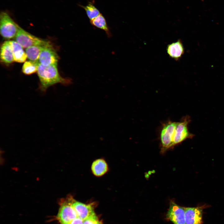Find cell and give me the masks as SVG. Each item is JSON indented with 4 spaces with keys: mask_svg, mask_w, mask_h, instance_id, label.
<instances>
[{
    "mask_svg": "<svg viewBox=\"0 0 224 224\" xmlns=\"http://www.w3.org/2000/svg\"><path fill=\"white\" fill-rule=\"evenodd\" d=\"M10 43L13 53L14 61L19 63L25 62L27 57L23 47L16 41H10Z\"/></svg>",
    "mask_w": 224,
    "mask_h": 224,
    "instance_id": "14",
    "label": "cell"
},
{
    "mask_svg": "<svg viewBox=\"0 0 224 224\" xmlns=\"http://www.w3.org/2000/svg\"><path fill=\"white\" fill-rule=\"evenodd\" d=\"M109 170L105 160L102 158L94 160L91 165V170L92 174L97 177H100L106 174Z\"/></svg>",
    "mask_w": 224,
    "mask_h": 224,
    "instance_id": "12",
    "label": "cell"
},
{
    "mask_svg": "<svg viewBox=\"0 0 224 224\" xmlns=\"http://www.w3.org/2000/svg\"><path fill=\"white\" fill-rule=\"evenodd\" d=\"M191 121L190 117L186 115L177 122L173 140V145L181 143L188 138H192L194 135L190 132L188 125Z\"/></svg>",
    "mask_w": 224,
    "mask_h": 224,
    "instance_id": "5",
    "label": "cell"
},
{
    "mask_svg": "<svg viewBox=\"0 0 224 224\" xmlns=\"http://www.w3.org/2000/svg\"><path fill=\"white\" fill-rule=\"evenodd\" d=\"M177 122L169 120L162 124L160 138L163 150L173 146V140Z\"/></svg>",
    "mask_w": 224,
    "mask_h": 224,
    "instance_id": "6",
    "label": "cell"
},
{
    "mask_svg": "<svg viewBox=\"0 0 224 224\" xmlns=\"http://www.w3.org/2000/svg\"><path fill=\"white\" fill-rule=\"evenodd\" d=\"M38 61H28L24 62L22 68L23 72L30 75L37 72L39 64Z\"/></svg>",
    "mask_w": 224,
    "mask_h": 224,
    "instance_id": "17",
    "label": "cell"
},
{
    "mask_svg": "<svg viewBox=\"0 0 224 224\" xmlns=\"http://www.w3.org/2000/svg\"><path fill=\"white\" fill-rule=\"evenodd\" d=\"M81 7L85 10L90 21L93 19L100 14L99 10L92 2H89L86 5L82 6Z\"/></svg>",
    "mask_w": 224,
    "mask_h": 224,
    "instance_id": "18",
    "label": "cell"
},
{
    "mask_svg": "<svg viewBox=\"0 0 224 224\" xmlns=\"http://www.w3.org/2000/svg\"><path fill=\"white\" fill-rule=\"evenodd\" d=\"M94 204L93 203L85 204L75 199L73 206L78 217L84 220L94 211Z\"/></svg>",
    "mask_w": 224,
    "mask_h": 224,
    "instance_id": "10",
    "label": "cell"
},
{
    "mask_svg": "<svg viewBox=\"0 0 224 224\" xmlns=\"http://www.w3.org/2000/svg\"><path fill=\"white\" fill-rule=\"evenodd\" d=\"M166 218L174 224H185V208L180 206L175 202H170Z\"/></svg>",
    "mask_w": 224,
    "mask_h": 224,
    "instance_id": "7",
    "label": "cell"
},
{
    "mask_svg": "<svg viewBox=\"0 0 224 224\" xmlns=\"http://www.w3.org/2000/svg\"><path fill=\"white\" fill-rule=\"evenodd\" d=\"M90 21L93 26L104 30L108 36L110 37L111 35L106 20L102 14L100 13Z\"/></svg>",
    "mask_w": 224,
    "mask_h": 224,
    "instance_id": "15",
    "label": "cell"
},
{
    "mask_svg": "<svg viewBox=\"0 0 224 224\" xmlns=\"http://www.w3.org/2000/svg\"><path fill=\"white\" fill-rule=\"evenodd\" d=\"M83 224H102L94 211L83 221Z\"/></svg>",
    "mask_w": 224,
    "mask_h": 224,
    "instance_id": "19",
    "label": "cell"
},
{
    "mask_svg": "<svg viewBox=\"0 0 224 224\" xmlns=\"http://www.w3.org/2000/svg\"><path fill=\"white\" fill-rule=\"evenodd\" d=\"M83 220L77 217L71 221L69 224H83Z\"/></svg>",
    "mask_w": 224,
    "mask_h": 224,
    "instance_id": "20",
    "label": "cell"
},
{
    "mask_svg": "<svg viewBox=\"0 0 224 224\" xmlns=\"http://www.w3.org/2000/svg\"><path fill=\"white\" fill-rule=\"evenodd\" d=\"M74 200L72 196L69 195L61 201L57 216L60 224H69L73 219L78 217L73 206Z\"/></svg>",
    "mask_w": 224,
    "mask_h": 224,
    "instance_id": "2",
    "label": "cell"
},
{
    "mask_svg": "<svg viewBox=\"0 0 224 224\" xmlns=\"http://www.w3.org/2000/svg\"><path fill=\"white\" fill-rule=\"evenodd\" d=\"M205 207H184L185 224H202L203 209Z\"/></svg>",
    "mask_w": 224,
    "mask_h": 224,
    "instance_id": "9",
    "label": "cell"
},
{
    "mask_svg": "<svg viewBox=\"0 0 224 224\" xmlns=\"http://www.w3.org/2000/svg\"><path fill=\"white\" fill-rule=\"evenodd\" d=\"M19 26L10 17L7 12L2 11L0 15V34L3 38L10 39L15 37Z\"/></svg>",
    "mask_w": 224,
    "mask_h": 224,
    "instance_id": "4",
    "label": "cell"
},
{
    "mask_svg": "<svg viewBox=\"0 0 224 224\" xmlns=\"http://www.w3.org/2000/svg\"><path fill=\"white\" fill-rule=\"evenodd\" d=\"M15 38V41L23 48L26 49L32 46H45L51 44L49 41L35 36L26 31L19 26Z\"/></svg>",
    "mask_w": 224,
    "mask_h": 224,
    "instance_id": "3",
    "label": "cell"
},
{
    "mask_svg": "<svg viewBox=\"0 0 224 224\" xmlns=\"http://www.w3.org/2000/svg\"><path fill=\"white\" fill-rule=\"evenodd\" d=\"M0 58L2 62L7 63H10L14 61L10 41H5L2 45L0 50Z\"/></svg>",
    "mask_w": 224,
    "mask_h": 224,
    "instance_id": "13",
    "label": "cell"
},
{
    "mask_svg": "<svg viewBox=\"0 0 224 224\" xmlns=\"http://www.w3.org/2000/svg\"><path fill=\"white\" fill-rule=\"evenodd\" d=\"M58 56L51 44L45 47L41 51L39 58V63L45 66L57 65Z\"/></svg>",
    "mask_w": 224,
    "mask_h": 224,
    "instance_id": "8",
    "label": "cell"
},
{
    "mask_svg": "<svg viewBox=\"0 0 224 224\" xmlns=\"http://www.w3.org/2000/svg\"><path fill=\"white\" fill-rule=\"evenodd\" d=\"M57 67V65L45 66L39 63L37 72L40 81L39 89L41 92H45L49 87L57 83L67 85L72 83L70 78L60 75Z\"/></svg>",
    "mask_w": 224,
    "mask_h": 224,
    "instance_id": "1",
    "label": "cell"
},
{
    "mask_svg": "<svg viewBox=\"0 0 224 224\" xmlns=\"http://www.w3.org/2000/svg\"><path fill=\"white\" fill-rule=\"evenodd\" d=\"M45 46H46L35 45L31 46L26 48L25 52L27 58L31 61H38L40 54Z\"/></svg>",
    "mask_w": 224,
    "mask_h": 224,
    "instance_id": "16",
    "label": "cell"
},
{
    "mask_svg": "<svg viewBox=\"0 0 224 224\" xmlns=\"http://www.w3.org/2000/svg\"><path fill=\"white\" fill-rule=\"evenodd\" d=\"M167 52L169 57L177 61L181 58L184 52V48L180 40L168 44Z\"/></svg>",
    "mask_w": 224,
    "mask_h": 224,
    "instance_id": "11",
    "label": "cell"
}]
</instances>
